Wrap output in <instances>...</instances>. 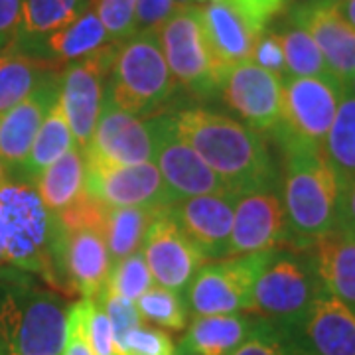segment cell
I'll return each instance as SVG.
<instances>
[{
	"instance_id": "1",
	"label": "cell",
	"mask_w": 355,
	"mask_h": 355,
	"mask_svg": "<svg viewBox=\"0 0 355 355\" xmlns=\"http://www.w3.org/2000/svg\"><path fill=\"white\" fill-rule=\"evenodd\" d=\"M172 119L178 135L200 154L231 196L270 190L277 174L261 132L205 109H186Z\"/></svg>"
},
{
	"instance_id": "2",
	"label": "cell",
	"mask_w": 355,
	"mask_h": 355,
	"mask_svg": "<svg viewBox=\"0 0 355 355\" xmlns=\"http://www.w3.org/2000/svg\"><path fill=\"white\" fill-rule=\"evenodd\" d=\"M0 239L14 270L40 275L62 296L76 294L62 263L64 229L30 182L0 186Z\"/></svg>"
},
{
	"instance_id": "3",
	"label": "cell",
	"mask_w": 355,
	"mask_h": 355,
	"mask_svg": "<svg viewBox=\"0 0 355 355\" xmlns=\"http://www.w3.org/2000/svg\"><path fill=\"white\" fill-rule=\"evenodd\" d=\"M284 153V214L292 231L316 239L338 225L343 188L320 144L279 130Z\"/></svg>"
},
{
	"instance_id": "4",
	"label": "cell",
	"mask_w": 355,
	"mask_h": 355,
	"mask_svg": "<svg viewBox=\"0 0 355 355\" xmlns=\"http://www.w3.org/2000/svg\"><path fill=\"white\" fill-rule=\"evenodd\" d=\"M176 91V79L166 64L158 32H137L121 42L105 95L137 116H146L164 107Z\"/></svg>"
},
{
	"instance_id": "5",
	"label": "cell",
	"mask_w": 355,
	"mask_h": 355,
	"mask_svg": "<svg viewBox=\"0 0 355 355\" xmlns=\"http://www.w3.org/2000/svg\"><path fill=\"white\" fill-rule=\"evenodd\" d=\"M69 308L53 292H8L0 302V355H62Z\"/></svg>"
},
{
	"instance_id": "6",
	"label": "cell",
	"mask_w": 355,
	"mask_h": 355,
	"mask_svg": "<svg viewBox=\"0 0 355 355\" xmlns=\"http://www.w3.org/2000/svg\"><path fill=\"white\" fill-rule=\"evenodd\" d=\"M158 40L176 83L198 97H211L221 89L229 71L209 44L202 6L176 10L158 30Z\"/></svg>"
},
{
	"instance_id": "7",
	"label": "cell",
	"mask_w": 355,
	"mask_h": 355,
	"mask_svg": "<svg viewBox=\"0 0 355 355\" xmlns=\"http://www.w3.org/2000/svg\"><path fill=\"white\" fill-rule=\"evenodd\" d=\"M286 10V0H207L203 24L219 64L225 69L251 62L257 42Z\"/></svg>"
},
{
	"instance_id": "8",
	"label": "cell",
	"mask_w": 355,
	"mask_h": 355,
	"mask_svg": "<svg viewBox=\"0 0 355 355\" xmlns=\"http://www.w3.org/2000/svg\"><path fill=\"white\" fill-rule=\"evenodd\" d=\"M275 254L263 251L205 263L191 280L188 292L191 310L198 316L251 314L254 282Z\"/></svg>"
},
{
	"instance_id": "9",
	"label": "cell",
	"mask_w": 355,
	"mask_h": 355,
	"mask_svg": "<svg viewBox=\"0 0 355 355\" xmlns=\"http://www.w3.org/2000/svg\"><path fill=\"white\" fill-rule=\"evenodd\" d=\"M85 193L109 207H156L176 203L154 162L114 164L85 156Z\"/></svg>"
},
{
	"instance_id": "10",
	"label": "cell",
	"mask_w": 355,
	"mask_h": 355,
	"mask_svg": "<svg viewBox=\"0 0 355 355\" xmlns=\"http://www.w3.org/2000/svg\"><path fill=\"white\" fill-rule=\"evenodd\" d=\"M148 127L153 132V162L176 202L196 196L229 193L200 154L178 135L172 116L150 119Z\"/></svg>"
},
{
	"instance_id": "11",
	"label": "cell",
	"mask_w": 355,
	"mask_h": 355,
	"mask_svg": "<svg viewBox=\"0 0 355 355\" xmlns=\"http://www.w3.org/2000/svg\"><path fill=\"white\" fill-rule=\"evenodd\" d=\"M119 44L97 51L85 60L64 65L60 71V103L69 121L76 144L81 150H85L101 114L107 79Z\"/></svg>"
},
{
	"instance_id": "12",
	"label": "cell",
	"mask_w": 355,
	"mask_h": 355,
	"mask_svg": "<svg viewBox=\"0 0 355 355\" xmlns=\"http://www.w3.org/2000/svg\"><path fill=\"white\" fill-rule=\"evenodd\" d=\"M345 89L330 77H288L282 91V114L275 130L320 144L326 139Z\"/></svg>"
},
{
	"instance_id": "13",
	"label": "cell",
	"mask_w": 355,
	"mask_h": 355,
	"mask_svg": "<svg viewBox=\"0 0 355 355\" xmlns=\"http://www.w3.org/2000/svg\"><path fill=\"white\" fill-rule=\"evenodd\" d=\"M318 282L298 261L275 254L254 282L251 314L300 324L322 288Z\"/></svg>"
},
{
	"instance_id": "14",
	"label": "cell",
	"mask_w": 355,
	"mask_h": 355,
	"mask_svg": "<svg viewBox=\"0 0 355 355\" xmlns=\"http://www.w3.org/2000/svg\"><path fill=\"white\" fill-rule=\"evenodd\" d=\"M282 91L284 79L254 62L233 65L221 85L223 101L257 132H268L280 125Z\"/></svg>"
},
{
	"instance_id": "15",
	"label": "cell",
	"mask_w": 355,
	"mask_h": 355,
	"mask_svg": "<svg viewBox=\"0 0 355 355\" xmlns=\"http://www.w3.org/2000/svg\"><path fill=\"white\" fill-rule=\"evenodd\" d=\"M140 251L154 282L174 292L188 288L198 270L207 263L166 209L154 219Z\"/></svg>"
},
{
	"instance_id": "16",
	"label": "cell",
	"mask_w": 355,
	"mask_h": 355,
	"mask_svg": "<svg viewBox=\"0 0 355 355\" xmlns=\"http://www.w3.org/2000/svg\"><path fill=\"white\" fill-rule=\"evenodd\" d=\"M235 202L231 193L196 196L172 203L166 211L205 261H219L227 259Z\"/></svg>"
},
{
	"instance_id": "17",
	"label": "cell",
	"mask_w": 355,
	"mask_h": 355,
	"mask_svg": "<svg viewBox=\"0 0 355 355\" xmlns=\"http://www.w3.org/2000/svg\"><path fill=\"white\" fill-rule=\"evenodd\" d=\"M153 132L148 121L119 109L107 95L83 154L114 164L153 162Z\"/></svg>"
},
{
	"instance_id": "18",
	"label": "cell",
	"mask_w": 355,
	"mask_h": 355,
	"mask_svg": "<svg viewBox=\"0 0 355 355\" xmlns=\"http://www.w3.org/2000/svg\"><path fill=\"white\" fill-rule=\"evenodd\" d=\"M286 214L272 191L237 198L227 257L275 251L286 235Z\"/></svg>"
},
{
	"instance_id": "19",
	"label": "cell",
	"mask_w": 355,
	"mask_h": 355,
	"mask_svg": "<svg viewBox=\"0 0 355 355\" xmlns=\"http://www.w3.org/2000/svg\"><path fill=\"white\" fill-rule=\"evenodd\" d=\"M292 18L312 36L330 76L345 89L355 73V28L343 18L338 4L316 0L298 6Z\"/></svg>"
},
{
	"instance_id": "20",
	"label": "cell",
	"mask_w": 355,
	"mask_h": 355,
	"mask_svg": "<svg viewBox=\"0 0 355 355\" xmlns=\"http://www.w3.org/2000/svg\"><path fill=\"white\" fill-rule=\"evenodd\" d=\"M58 99L60 73L46 79L30 97L0 114V160L6 170H22L40 127Z\"/></svg>"
},
{
	"instance_id": "21",
	"label": "cell",
	"mask_w": 355,
	"mask_h": 355,
	"mask_svg": "<svg viewBox=\"0 0 355 355\" xmlns=\"http://www.w3.org/2000/svg\"><path fill=\"white\" fill-rule=\"evenodd\" d=\"M62 263L69 286L81 300H97L101 296L111 270L103 233L95 229L64 231Z\"/></svg>"
},
{
	"instance_id": "22",
	"label": "cell",
	"mask_w": 355,
	"mask_h": 355,
	"mask_svg": "<svg viewBox=\"0 0 355 355\" xmlns=\"http://www.w3.org/2000/svg\"><path fill=\"white\" fill-rule=\"evenodd\" d=\"M302 324L310 355H355V314L320 288Z\"/></svg>"
},
{
	"instance_id": "23",
	"label": "cell",
	"mask_w": 355,
	"mask_h": 355,
	"mask_svg": "<svg viewBox=\"0 0 355 355\" xmlns=\"http://www.w3.org/2000/svg\"><path fill=\"white\" fill-rule=\"evenodd\" d=\"M314 270L322 288L355 314V231L336 225L314 239Z\"/></svg>"
},
{
	"instance_id": "24",
	"label": "cell",
	"mask_w": 355,
	"mask_h": 355,
	"mask_svg": "<svg viewBox=\"0 0 355 355\" xmlns=\"http://www.w3.org/2000/svg\"><path fill=\"white\" fill-rule=\"evenodd\" d=\"M116 42L109 38L105 26L97 18V14L89 8L87 12H83L76 22L64 26L55 32L48 34L46 38L36 42L34 46H30L26 53L44 58L51 64L67 65L85 60L89 55L105 50L109 46H113Z\"/></svg>"
},
{
	"instance_id": "25",
	"label": "cell",
	"mask_w": 355,
	"mask_h": 355,
	"mask_svg": "<svg viewBox=\"0 0 355 355\" xmlns=\"http://www.w3.org/2000/svg\"><path fill=\"white\" fill-rule=\"evenodd\" d=\"M254 331L251 320L239 314L198 316L182 342V354L233 355Z\"/></svg>"
},
{
	"instance_id": "26",
	"label": "cell",
	"mask_w": 355,
	"mask_h": 355,
	"mask_svg": "<svg viewBox=\"0 0 355 355\" xmlns=\"http://www.w3.org/2000/svg\"><path fill=\"white\" fill-rule=\"evenodd\" d=\"M64 67L22 50L0 53V114L10 111Z\"/></svg>"
},
{
	"instance_id": "27",
	"label": "cell",
	"mask_w": 355,
	"mask_h": 355,
	"mask_svg": "<svg viewBox=\"0 0 355 355\" xmlns=\"http://www.w3.org/2000/svg\"><path fill=\"white\" fill-rule=\"evenodd\" d=\"M34 188L53 214H60L85 191V154L79 146L58 158L34 182Z\"/></svg>"
},
{
	"instance_id": "28",
	"label": "cell",
	"mask_w": 355,
	"mask_h": 355,
	"mask_svg": "<svg viewBox=\"0 0 355 355\" xmlns=\"http://www.w3.org/2000/svg\"><path fill=\"white\" fill-rule=\"evenodd\" d=\"M91 0H22V24L14 50L26 51L48 34L76 22Z\"/></svg>"
},
{
	"instance_id": "29",
	"label": "cell",
	"mask_w": 355,
	"mask_h": 355,
	"mask_svg": "<svg viewBox=\"0 0 355 355\" xmlns=\"http://www.w3.org/2000/svg\"><path fill=\"white\" fill-rule=\"evenodd\" d=\"M164 209H156V207H109L103 237L107 243L111 265L142 249V243L146 239L148 229L154 223V219Z\"/></svg>"
},
{
	"instance_id": "30",
	"label": "cell",
	"mask_w": 355,
	"mask_h": 355,
	"mask_svg": "<svg viewBox=\"0 0 355 355\" xmlns=\"http://www.w3.org/2000/svg\"><path fill=\"white\" fill-rule=\"evenodd\" d=\"M76 146V139L69 127V121L65 116L64 107L60 99L53 103L50 113L46 114L38 135L34 139V144L30 148V154L26 158L22 172L28 178V182H36V178L53 164L58 158H62L67 150H71Z\"/></svg>"
},
{
	"instance_id": "31",
	"label": "cell",
	"mask_w": 355,
	"mask_h": 355,
	"mask_svg": "<svg viewBox=\"0 0 355 355\" xmlns=\"http://www.w3.org/2000/svg\"><path fill=\"white\" fill-rule=\"evenodd\" d=\"M322 153L334 168L343 191L355 180V97L343 93L336 119L326 139Z\"/></svg>"
},
{
	"instance_id": "32",
	"label": "cell",
	"mask_w": 355,
	"mask_h": 355,
	"mask_svg": "<svg viewBox=\"0 0 355 355\" xmlns=\"http://www.w3.org/2000/svg\"><path fill=\"white\" fill-rule=\"evenodd\" d=\"M279 36L282 53H284L286 77H330L334 79L322 58V51L318 50L316 42L306 30L294 26L280 32Z\"/></svg>"
},
{
	"instance_id": "33",
	"label": "cell",
	"mask_w": 355,
	"mask_h": 355,
	"mask_svg": "<svg viewBox=\"0 0 355 355\" xmlns=\"http://www.w3.org/2000/svg\"><path fill=\"white\" fill-rule=\"evenodd\" d=\"M153 284L154 279L144 261V254L142 251H137L125 257L123 261L111 265L103 294H111L128 302H137Z\"/></svg>"
},
{
	"instance_id": "34",
	"label": "cell",
	"mask_w": 355,
	"mask_h": 355,
	"mask_svg": "<svg viewBox=\"0 0 355 355\" xmlns=\"http://www.w3.org/2000/svg\"><path fill=\"white\" fill-rule=\"evenodd\" d=\"M135 306L139 310L140 318L150 320L160 328L172 331H180L186 328L188 312H186L184 300L178 292L170 291V288L153 284L135 302Z\"/></svg>"
},
{
	"instance_id": "35",
	"label": "cell",
	"mask_w": 355,
	"mask_h": 355,
	"mask_svg": "<svg viewBox=\"0 0 355 355\" xmlns=\"http://www.w3.org/2000/svg\"><path fill=\"white\" fill-rule=\"evenodd\" d=\"M91 10L116 44L137 34V0H91Z\"/></svg>"
},
{
	"instance_id": "36",
	"label": "cell",
	"mask_w": 355,
	"mask_h": 355,
	"mask_svg": "<svg viewBox=\"0 0 355 355\" xmlns=\"http://www.w3.org/2000/svg\"><path fill=\"white\" fill-rule=\"evenodd\" d=\"M95 302L101 306L103 310H105V314H107V318H109L111 331H113L114 349H116V355H119L123 352L128 336L142 326V318H140L135 302L123 300L119 296L101 294Z\"/></svg>"
},
{
	"instance_id": "37",
	"label": "cell",
	"mask_w": 355,
	"mask_h": 355,
	"mask_svg": "<svg viewBox=\"0 0 355 355\" xmlns=\"http://www.w3.org/2000/svg\"><path fill=\"white\" fill-rule=\"evenodd\" d=\"M176 347L170 336L156 328H142L135 330L128 336L123 352L119 355H174Z\"/></svg>"
},
{
	"instance_id": "38",
	"label": "cell",
	"mask_w": 355,
	"mask_h": 355,
	"mask_svg": "<svg viewBox=\"0 0 355 355\" xmlns=\"http://www.w3.org/2000/svg\"><path fill=\"white\" fill-rule=\"evenodd\" d=\"M87 308L89 300H79L69 308L62 355H93L87 340Z\"/></svg>"
},
{
	"instance_id": "39",
	"label": "cell",
	"mask_w": 355,
	"mask_h": 355,
	"mask_svg": "<svg viewBox=\"0 0 355 355\" xmlns=\"http://www.w3.org/2000/svg\"><path fill=\"white\" fill-rule=\"evenodd\" d=\"M87 340L93 355H116L109 318H107L105 310L95 300H89Z\"/></svg>"
},
{
	"instance_id": "40",
	"label": "cell",
	"mask_w": 355,
	"mask_h": 355,
	"mask_svg": "<svg viewBox=\"0 0 355 355\" xmlns=\"http://www.w3.org/2000/svg\"><path fill=\"white\" fill-rule=\"evenodd\" d=\"M251 62L261 65L263 69L275 73L279 77H286V65H284V53H282V44H280L279 32H265L263 38L254 46Z\"/></svg>"
},
{
	"instance_id": "41",
	"label": "cell",
	"mask_w": 355,
	"mask_h": 355,
	"mask_svg": "<svg viewBox=\"0 0 355 355\" xmlns=\"http://www.w3.org/2000/svg\"><path fill=\"white\" fill-rule=\"evenodd\" d=\"M176 10L174 0H137V32H158Z\"/></svg>"
},
{
	"instance_id": "42",
	"label": "cell",
	"mask_w": 355,
	"mask_h": 355,
	"mask_svg": "<svg viewBox=\"0 0 355 355\" xmlns=\"http://www.w3.org/2000/svg\"><path fill=\"white\" fill-rule=\"evenodd\" d=\"M22 24V0H0V53L14 50Z\"/></svg>"
},
{
	"instance_id": "43",
	"label": "cell",
	"mask_w": 355,
	"mask_h": 355,
	"mask_svg": "<svg viewBox=\"0 0 355 355\" xmlns=\"http://www.w3.org/2000/svg\"><path fill=\"white\" fill-rule=\"evenodd\" d=\"M233 355H291V352L270 331H254Z\"/></svg>"
},
{
	"instance_id": "44",
	"label": "cell",
	"mask_w": 355,
	"mask_h": 355,
	"mask_svg": "<svg viewBox=\"0 0 355 355\" xmlns=\"http://www.w3.org/2000/svg\"><path fill=\"white\" fill-rule=\"evenodd\" d=\"M342 207L343 211H345V216L349 217V221L355 225V180L343 191Z\"/></svg>"
},
{
	"instance_id": "45",
	"label": "cell",
	"mask_w": 355,
	"mask_h": 355,
	"mask_svg": "<svg viewBox=\"0 0 355 355\" xmlns=\"http://www.w3.org/2000/svg\"><path fill=\"white\" fill-rule=\"evenodd\" d=\"M338 8H340L343 18L355 28V0H343L338 4Z\"/></svg>"
},
{
	"instance_id": "46",
	"label": "cell",
	"mask_w": 355,
	"mask_h": 355,
	"mask_svg": "<svg viewBox=\"0 0 355 355\" xmlns=\"http://www.w3.org/2000/svg\"><path fill=\"white\" fill-rule=\"evenodd\" d=\"M14 266L8 263L6 254H4V247H2V239H0V277H6L8 272H12Z\"/></svg>"
},
{
	"instance_id": "47",
	"label": "cell",
	"mask_w": 355,
	"mask_h": 355,
	"mask_svg": "<svg viewBox=\"0 0 355 355\" xmlns=\"http://www.w3.org/2000/svg\"><path fill=\"white\" fill-rule=\"evenodd\" d=\"M345 93H349V95H354L355 97V73L352 76V79L347 81V85H345Z\"/></svg>"
},
{
	"instance_id": "48",
	"label": "cell",
	"mask_w": 355,
	"mask_h": 355,
	"mask_svg": "<svg viewBox=\"0 0 355 355\" xmlns=\"http://www.w3.org/2000/svg\"><path fill=\"white\" fill-rule=\"evenodd\" d=\"M4 182H8V180H6V166L0 160V186H2Z\"/></svg>"
},
{
	"instance_id": "49",
	"label": "cell",
	"mask_w": 355,
	"mask_h": 355,
	"mask_svg": "<svg viewBox=\"0 0 355 355\" xmlns=\"http://www.w3.org/2000/svg\"><path fill=\"white\" fill-rule=\"evenodd\" d=\"M292 2H296L298 6H304V4H312V2H316V0H292Z\"/></svg>"
},
{
	"instance_id": "50",
	"label": "cell",
	"mask_w": 355,
	"mask_h": 355,
	"mask_svg": "<svg viewBox=\"0 0 355 355\" xmlns=\"http://www.w3.org/2000/svg\"><path fill=\"white\" fill-rule=\"evenodd\" d=\"M320 2H328V4H340L343 0H320Z\"/></svg>"
},
{
	"instance_id": "51",
	"label": "cell",
	"mask_w": 355,
	"mask_h": 355,
	"mask_svg": "<svg viewBox=\"0 0 355 355\" xmlns=\"http://www.w3.org/2000/svg\"><path fill=\"white\" fill-rule=\"evenodd\" d=\"M354 231H355V229H354Z\"/></svg>"
}]
</instances>
